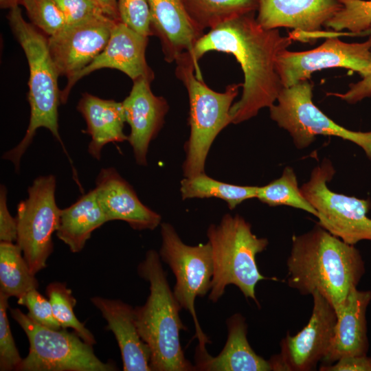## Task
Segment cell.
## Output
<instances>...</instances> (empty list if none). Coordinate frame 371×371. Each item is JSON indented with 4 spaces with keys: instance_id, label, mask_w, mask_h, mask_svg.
<instances>
[{
    "instance_id": "obj_1",
    "label": "cell",
    "mask_w": 371,
    "mask_h": 371,
    "mask_svg": "<svg viewBox=\"0 0 371 371\" xmlns=\"http://www.w3.org/2000/svg\"><path fill=\"white\" fill-rule=\"evenodd\" d=\"M292 42L289 36H282L278 29L261 27L255 13H249L210 30L189 53L196 64L211 51L232 54L238 61L244 75L243 92L230 109L232 124H237L276 103L284 87L276 71V58Z\"/></svg>"
},
{
    "instance_id": "obj_2",
    "label": "cell",
    "mask_w": 371,
    "mask_h": 371,
    "mask_svg": "<svg viewBox=\"0 0 371 371\" xmlns=\"http://www.w3.org/2000/svg\"><path fill=\"white\" fill-rule=\"evenodd\" d=\"M286 265L290 287L302 295L317 291L336 313L365 271L359 250L319 225L293 236Z\"/></svg>"
},
{
    "instance_id": "obj_3",
    "label": "cell",
    "mask_w": 371,
    "mask_h": 371,
    "mask_svg": "<svg viewBox=\"0 0 371 371\" xmlns=\"http://www.w3.org/2000/svg\"><path fill=\"white\" fill-rule=\"evenodd\" d=\"M137 272L150 284L146 302L134 308V313L137 330L150 351L151 370H196L186 358L181 345L180 332L187 328L180 318L181 307L170 289L159 253L148 251Z\"/></svg>"
},
{
    "instance_id": "obj_4",
    "label": "cell",
    "mask_w": 371,
    "mask_h": 371,
    "mask_svg": "<svg viewBox=\"0 0 371 371\" xmlns=\"http://www.w3.org/2000/svg\"><path fill=\"white\" fill-rule=\"evenodd\" d=\"M7 19L28 62L30 117L23 138L15 147L5 153L3 159L10 161L18 170L21 157L41 127L51 132L69 158L59 134L58 106L61 103V91L58 85L59 75L49 52L48 36L23 19L19 6L10 9ZM69 161L74 172H76L70 158Z\"/></svg>"
},
{
    "instance_id": "obj_5",
    "label": "cell",
    "mask_w": 371,
    "mask_h": 371,
    "mask_svg": "<svg viewBox=\"0 0 371 371\" xmlns=\"http://www.w3.org/2000/svg\"><path fill=\"white\" fill-rule=\"evenodd\" d=\"M207 236L214 269L209 300L218 302L227 286L233 284L259 306L255 294L258 282L277 280L261 274L256 262V255L266 249L268 240L257 237L242 216L229 214L224 215L219 224L210 225Z\"/></svg>"
},
{
    "instance_id": "obj_6",
    "label": "cell",
    "mask_w": 371,
    "mask_h": 371,
    "mask_svg": "<svg viewBox=\"0 0 371 371\" xmlns=\"http://www.w3.org/2000/svg\"><path fill=\"white\" fill-rule=\"evenodd\" d=\"M175 75L187 89L189 98L190 134L186 145L183 165L185 177L204 172L209 150L219 133L232 124L230 109L242 83L231 84L224 92L210 89L199 76L200 71L189 52L176 60Z\"/></svg>"
},
{
    "instance_id": "obj_7",
    "label": "cell",
    "mask_w": 371,
    "mask_h": 371,
    "mask_svg": "<svg viewBox=\"0 0 371 371\" xmlns=\"http://www.w3.org/2000/svg\"><path fill=\"white\" fill-rule=\"evenodd\" d=\"M12 317L26 334L29 352L18 371H115L112 362L105 363L94 354L91 344L67 328L43 326L19 308H10Z\"/></svg>"
},
{
    "instance_id": "obj_8",
    "label": "cell",
    "mask_w": 371,
    "mask_h": 371,
    "mask_svg": "<svg viewBox=\"0 0 371 371\" xmlns=\"http://www.w3.org/2000/svg\"><path fill=\"white\" fill-rule=\"evenodd\" d=\"M313 88L309 80L283 87L269 108L271 120L289 133L299 149L308 147L317 135L335 136L359 146L371 159V131H351L335 122L314 104Z\"/></svg>"
},
{
    "instance_id": "obj_9",
    "label": "cell",
    "mask_w": 371,
    "mask_h": 371,
    "mask_svg": "<svg viewBox=\"0 0 371 371\" xmlns=\"http://www.w3.org/2000/svg\"><path fill=\"white\" fill-rule=\"evenodd\" d=\"M161 236L159 254L175 276L174 296L181 308L188 311L193 319L196 333L194 338L199 341L196 350L205 352V346L211 341L199 324L194 304L197 297H204L211 288L214 269L210 245L208 242L196 246L185 244L174 227L168 223L161 224Z\"/></svg>"
},
{
    "instance_id": "obj_10",
    "label": "cell",
    "mask_w": 371,
    "mask_h": 371,
    "mask_svg": "<svg viewBox=\"0 0 371 371\" xmlns=\"http://www.w3.org/2000/svg\"><path fill=\"white\" fill-rule=\"evenodd\" d=\"M335 173L331 161L324 159L300 187L317 213L318 225L350 245L371 240V218L367 216L371 201L332 191L327 183Z\"/></svg>"
},
{
    "instance_id": "obj_11",
    "label": "cell",
    "mask_w": 371,
    "mask_h": 371,
    "mask_svg": "<svg viewBox=\"0 0 371 371\" xmlns=\"http://www.w3.org/2000/svg\"><path fill=\"white\" fill-rule=\"evenodd\" d=\"M56 184L52 175L37 177L28 188L27 198L17 205L16 242L34 275L46 267L53 251L52 234L59 225L61 209L56 203Z\"/></svg>"
},
{
    "instance_id": "obj_12",
    "label": "cell",
    "mask_w": 371,
    "mask_h": 371,
    "mask_svg": "<svg viewBox=\"0 0 371 371\" xmlns=\"http://www.w3.org/2000/svg\"><path fill=\"white\" fill-rule=\"evenodd\" d=\"M344 68L363 77L371 73V35L361 43H346L337 36L326 40L313 49L292 52L284 49L276 60V71L284 87L310 80L316 71Z\"/></svg>"
},
{
    "instance_id": "obj_13",
    "label": "cell",
    "mask_w": 371,
    "mask_h": 371,
    "mask_svg": "<svg viewBox=\"0 0 371 371\" xmlns=\"http://www.w3.org/2000/svg\"><path fill=\"white\" fill-rule=\"evenodd\" d=\"M313 306L307 324L296 335H287L280 343V352L269 362L272 370H314L331 344L337 313L319 293H312Z\"/></svg>"
},
{
    "instance_id": "obj_14",
    "label": "cell",
    "mask_w": 371,
    "mask_h": 371,
    "mask_svg": "<svg viewBox=\"0 0 371 371\" xmlns=\"http://www.w3.org/2000/svg\"><path fill=\"white\" fill-rule=\"evenodd\" d=\"M117 22L104 16L67 25L49 36V52L58 75L69 79L92 62L106 46Z\"/></svg>"
},
{
    "instance_id": "obj_15",
    "label": "cell",
    "mask_w": 371,
    "mask_h": 371,
    "mask_svg": "<svg viewBox=\"0 0 371 371\" xmlns=\"http://www.w3.org/2000/svg\"><path fill=\"white\" fill-rule=\"evenodd\" d=\"M148 37L143 36L121 21L113 26L104 50L87 66L71 78L61 91V103H66L74 85L90 73L104 68L114 69L127 75L133 81L146 78L153 81L155 74L146 59Z\"/></svg>"
},
{
    "instance_id": "obj_16",
    "label": "cell",
    "mask_w": 371,
    "mask_h": 371,
    "mask_svg": "<svg viewBox=\"0 0 371 371\" xmlns=\"http://www.w3.org/2000/svg\"><path fill=\"white\" fill-rule=\"evenodd\" d=\"M133 82L129 95L122 102L126 122L131 127L128 141L136 163L146 166L149 144L162 128L169 106L164 97L153 93L149 79Z\"/></svg>"
},
{
    "instance_id": "obj_17",
    "label": "cell",
    "mask_w": 371,
    "mask_h": 371,
    "mask_svg": "<svg viewBox=\"0 0 371 371\" xmlns=\"http://www.w3.org/2000/svg\"><path fill=\"white\" fill-rule=\"evenodd\" d=\"M94 190L109 221H123L135 230H153L161 223V216L142 203L114 168L100 170Z\"/></svg>"
},
{
    "instance_id": "obj_18",
    "label": "cell",
    "mask_w": 371,
    "mask_h": 371,
    "mask_svg": "<svg viewBox=\"0 0 371 371\" xmlns=\"http://www.w3.org/2000/svg\"><path fill=\"white\" fill-rule=\"evenodd\" d=\"M341 8L338 0H258L256 19L267 30L287 27L310 34L322 31Z\"/></svg>"
},
{
    "instance_id": "obj_19",
    "label": "cell",
    "mask_w": 371,
    "mask_h": 371,
    "mask_svg": "<svg viewBox=\"0 0 371 371\" xmlns=\"http://www.w3.org/2000/svg\"><path fill=\"white\" fill-rule=\"evenodd\" d=\"M153 36L159 39L164 59L168 63L183 53L191 52L205 33L190 18L182 0H147Z\"/></svg>"
},
{
    "instance_id": "obj_20",
    "label": "cell",
    "mask_w": 371,
    "mask_h": 371,
    "mask_svg": "<svg viewBox=\"0 0 371 371\" xmlns=\"http://www.w3.org/2000/svg\"><path fill=\"white\" fill-rule=\"evenodd\" d=\"M371 300V292L357 287L349 293L337 313V322L331 344L322 360L332 364L344 357L366 355L368 350L366 312Z\"/></svg>"
},
{
    "instance_id": "obj_21",
    "label": "cell",
    "mask_w": 371,
    "mask_h": 371,
    "mask_svg": "<svg viewBox=\"0 0 371 371\" xmlns=\"http://www.w3.org/2000/svg\"><path fill=\"white\" fill-rule=\"evenodd\" d=\"M101 312L117 342L122 355L123 370L150 371V351L141 337L135 322L134 308L120 300L98 296L91 298Z\"/></svg>"
},
{
    "instance_id": "obj_22",
    "label": "cell",
    "mask_w": 371,
    "mask_h": 371,
    "mask_svg": "<svg viewBox=\"0 0 371 371\" xmlns=\"http://www.w3.org/2000/svg\"><path fill=\"white\" fill-rule=\"evenodd\" d=\"M227 339L216 357L196 350L195 368L202 371H270L269 360L258 355L247 340V324L240 313L227 319Z\"/></svg>"
},
{
    "instance_id": "obj_23",
    "label": "cell",
    "mask_w": 371,
    "mask_h": 371,
    "mask_svg": "<svg viewBox=\"0 0 371 371\" xmlns=\"http://www.w3.org/2000/svg\"><path fill=\"white\" fill-rule=\"evenodd\" d=\"M77 109L87 123L85 133L91 137L88 152L93 158L100 159L106 144L128 140L124 132L126 119L122 102L104 100L84 93Z\"/></svg>"
},
{
    "instance_id": "obj_24",
    "label": "cell",
    "mask_w": 371,
    "mask_h": 371,
    "mask_svg": "<svg viewBox=\"0 0 371 371\" xmlns=\"http://www.w3.org/2000/svg\"><path fill=\"white\" fill-rule=\"evenodd\" d=\"M108 221L93 189L61 210L56 236L71 252L78 253L84 248L92 232Z\"/></svg>"
},
{
    "instance_id": "obj_25",
    "label": "cell",
    "mask_w": 371,
    "mask_h": 371,
    "mask_svg": "<svg viewBox=\"0 0 371 371\" xmlns=\"http://www.w3.org/2000/svg\"><path fill=\"white\" fill-rule=\"evenodd\" d=\"M196 27L204 32L241 15L256 13L258 0H182Z\"/></svg>"
},
{
    "instance_id": "obj_26",
    "label": "cell",
    "mask_w": 371,
    "mask_h": 371,
    "mask_svg": "<svg viewBox=\"0 0 371 371\" xmlns=\"http://www.w3.org/2000/svg\"><path fill=\"white\" fill-rule=\"evenodd\" d=\"M16 243H0V292L17 299L37 289L38 282Z\"/></svg>"
},
{
    "instance_id": "obj_27",
    "label": "cell",
    "mask_w": 371,
    "mask_h": 371,
    "mask_svg": "<svg viewBox=\"0 0 371 371\" xmlns=\"http://www.w3.org/2000/svg\"><path fill=\"white\" fill-rule=\"evenodd\" d=\"M258 186H238L221 182L204 172L181 181L183 199L192 198H218L225 201L230 210L244 201L256 198Z\"/></svg>"
},
{
    "instance_id": "obj_28",
    "label": "cell",
    "mask_w": 371,
    "mask_h": 371,
    "mask_svg": "<svg viewBox=\"0 0 371 371\" xmlns=\"http://www.w3.org/2000/svg\"><path fill=\"white\" fill-rule=\"evenodd\" d=\"M256 198L271 207L286 205L305 211L317 217L315 209L303 195L296 175L286 167L282 175L269 183L258 188Z\"/></svg>"
},
{
    "instance_id": "obj_29",
    "label": "cell",
    "mask_w": 371,
    "mask_h": 371,
    "mask_svg": "<svg viewBox=\"0 0 371 371\" xmlns=\"http://www.w3.org/2000/svg\"><path fill=\"white\" fill-rule=\"evenodd\" d=\"M338 1L341 8L324 25L333 31L322 32V38L358 36L371 28V0Z\"/></svg>"
},
{
    "instance_id": "obj_30",
    "label": "cell",
    "mask_w": 371,
    "mask_h": 371,
    "mask_svg": "<svg viewBox=\"0 0 371 371\" xmlns=\"http://www.w3.org/2000/svg\"><path fill=\"white\" fill-rule=\"evenodd\" d=\"M46 294L51 303L53 313L63 328H71L85 341L96 343L93 335L76 317L74 308L76 303L71 291L64 283L54 282L46 287Z\"/></svg>"
},
{
    "instance_id": "obj_31",
    "label": "cell",
    "mask_w": 371,
    "mask_h": 371,
    "mask_svg": "<svg viewBox=\"0 0 371 371\" xmlns=\"http://www.w3.org/2000/svg\"><path fill=\"white\" fill-rule=\"evenodd\" d=\"M23 6L31 23L48 37L67 25L63 13L53 0H24Z\"/></svg>"
},
{
    "instance_id": "obj_32",
    "label": "cell",
    "mask_w": 371,
    "mask_h": 371,
    "mask_svg": "<svg viewBox=\"0 0 371 371\" xmlns=\"http://www.w3.org/2000/svg\"><path fill=\"white\" fill-rule=\"evenodd\" d=\"M10 297L0 292V370H16L22 361L7 316Z\"/></svg>"
},
{
    "instance_id": "obj_33",
    "label": "cell",
    "mask_w": 371,
    "mask_h": 371,
    "mask_svg": "<svg viewBox=\"0 0 371 371\" xmlns=\"http://www.w3.org/2000/svg\"><path fill=\"white\" fill-rule=\"evenodd\" d=\"M117 6L121 22L143 36H153L147 0H117Z\"/></svg>"
},
{
    "instance_id": "obj_34",
    "label": "cell",
    "mask_w": 371,
    "mask_h": 371,
    "mask_svg": "<svg viewBox=\"0 0 371 371\" xmlns=\"http://www.w3.org/2000/svg\"><path fill=\"white\" fill-rule=\"evenodd\" d=\"M18 304L27 307V316L46 327L59 330L62 328L53 313L51 303L37 289H33L18 298Z\"/></svg>"
},
{
    "instance_id": "obj_35",
    "label": "cell",
    "mask_w": 371,
    "mask_h": 371,
    "mask_svg": "<svg viewBox=\"0 0 371 371\" xmlns=\"http://www.w3.org/2000/svg\"><path fill=\"white\" fill-rule=\"evenodd\" d=\"M53 1L63 13L67 25H72L89 20L107 16L90 0Z\"/></svg>"
},
{
    "instance_id": "obj_36",
    "label": "cell",
    "mask_w": 371,
    "mask_h": 371,
    "mask_svg": "<svg viewBox=\"0 0 371 371\" xmlns=\"http://www.w3.org/2000/svg\"><path fill=\"white\" fill-rule=\"evenodd\" d=\"M17 239V225L7 205V190L3 185L0 188V240L13 243Z\"/></svg>"
},
{
    "instance_id": "obj_37",
    "label": "cell",
    "mask_w": 371,
    "mask_h": 371,
    "mask_svg": "<svg viewBox=\"0 0 371 371\" xmlns=\"http://www.w3.org/2000/svg\"><path fill=\"white\" fill-rule=\"evenodd\" d=\"M327 95L339 98L348 104H355L371 97V73L361 77V80L349 85L345 93H327Z\"/></svg>"
},
{
    "instance_id": "obj_38",
    "label": "cell",
    "mask_w": 371,
    "mask_h": 371,
    "mask_svg": "<svg viewBox=\"0 0 371 371\" xmlns=\"http://www.w3.org/2000/svg\"><path fill=\"white\" fill-rule=\"evenodd\" d=\"M319 367L321 371H371V358L366 355L344 357L335 362Z\"/></svg>"
},
{
    "instance_id": "obj_39",
    "label": "cell",
    "mask_w": 371,
    "mask_h": 371,
    "mask_svg": "<svg viewBox=\"0 0 371 371\" xmlns=\"http://www.w3.org/2000/svg\"><path fill=\"white\" fill-rule=\"evenodd\" d=\"M96 5L107 16L120 21L117 10V0H90Z\"/></svg>"
},
{
    "instance_id": "obj_40",
    "label": "cell",
    "mask_w": 371,
    "mask_h": 371,
    "mask_svg": "<svg viewBox=\"0 0 371 371\" xmlns=\"http://www.w3.org/2000/svg\"><path fill=\"white\" fill-rule=\"evenodd\" d=\"M24 0H0V7L3 9H12L14 7L23 5Z\"/></svg>"
},
{
    "instance_id": "obj_41",
    "label": "cell",
    "mask_w": 371,
    "mask_h": 371,
    "mask_svg": "<svg viewBox=\"0 0 371 371\" xmlns=\"http://www.w3.org/2000/svg\"><path fill=\"white\" fill-rule=\"evenodd\" d=\"M370 35H371V28H370L367 31H365L361 33L358 36H370Z\"/></svg>"
}]
</instances>
